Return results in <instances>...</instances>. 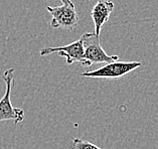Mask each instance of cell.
<instances>
[{
	"label": "cell",
	"instance_id": "7a4b0ae2",
	"mask_svg": "<svg viewBox=\"0 0 158 149\" xmlns=\"http://www.w3.org/2000/svg\"><path fill=\"white\" fill-rule=\"evenodd\" d=\"M84 47V67H91L93 64H109L119 60L117 56H109L104 51L100 43V37L95 32H86L82 37Z\"/></svg>",
	"mask_w": 158,
	"mask_h": 149
},
{
	"label": "cell",
	"instance_id": "3957f363",
	"mask_svg": "<svg viewBox=\"0 0 158 149\" xmlns=\"http://www.w3.org/2000/svg\"><path fill=\"white\" fill-rule=\"evenodd\" d=\"M60 6H48L47 10L52 15L51 25L53 28L74 30L79 23V15L72 0H60Z\"/></svg>",
	"mask_w": 158,
	"mask_h": 149
},
{
	"label": "cell",
	"instance_id": "52a82bcc",
	"mask_svg": "<svg viewBox=\"0 0 158 149\" xmlns=\"http://www.w3.org/2000/svg\"><path fill=\"white\" fill-rule=\"evenodd\" d=\"M72 147L73 149H103L101 147L97 146V145L89 142V141L82 140L80 138H73Z\"/></svg>",
	"mask_w": 158,
	"mask_h": 149
},
{
	"label": "cell",
	"instance_id": "8992f818",
	"mask_svg": "<svg viewBox=\"0 0 158 149\" xmlns=\"http://www.w3.org/2000/svg\"><path fill=\"white\" fill-rule=\"evenodd\" d=\"M114 9V3L110 0H98L91 10V16L95 24V34L100 36L103 25L109 20Z\"/></svg>",
	"mask_w": 158,
	"mask_h": 149
},
{
	"label": "cell",
	"instance_id": "6da1fadb",
	"mask_svg": "<svg viewBox=\"0 0 158 149\" xmlns=\"http://www.w3.org/2000/svg\"><path fill=\"white\" fill-rule=\"evenodd\" d=\"M2 79L5 83L6 90L3 97L0 99V122L13 121L19 124L24 120L25 112L21 108H15L11 104V90L14 81V68H9L3 72Z\"/></svg>",
	"mask_w": 158,
	"mask_h": 149
},
{
	"label": "cell",
	"instance_id": "277c9868",
	"mask_svg": "<svg viewBox=\"0 0 158 149\" xmlns=\"http://www.w3.org/2000/svg\"><path fill=\"white\" fill-rule=\"evenodd\" d=\"M141 67L140 62H112L93 71L84 72L82 76L95 79H117L124 77Z\"/></svg>",
	"mask_w": 158,
	"mask_h": 149
},
{
	"label": "cell",
	"instance_id": "5b68a950",
	"mask_svg": "<svg viewBox=\"0 0 158 149\" xmlns=\"http://www.w3.org/2000/svg\"><path fill=\"white\" fill-rule=\"evenodd\" d=\"M53 52H57L60 56H64L65 59V63L68 64H72L76 62L84 64V62H85L84 47H83V43H82V39H81L74 41V43H69L67 45H63V47L44 48L42 49H40V55L41 56H48Z\"/></svg>",
	"mask_w": 158,
	"mask_h": 149
}]
</instances>
